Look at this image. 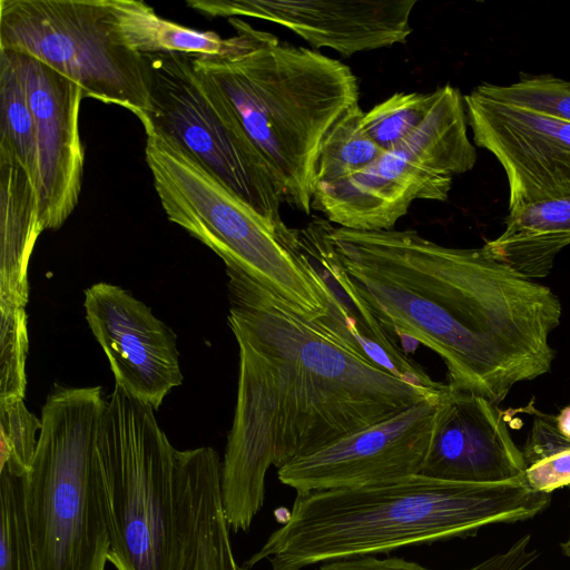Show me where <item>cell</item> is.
I'll return each instance as SVG.
<instances>
[{"instance_id":"cell-22","label":"cell","mask_w":570,"mask_h":570,"mask_svg":"<svg viewBox=\"0 0 570 570\" xmlns=\"http://www.w3.org/2000/svg\"><path fill=\"white\" fill-rule=\"evenodd\" d=\"M110 20L120 42L140 55L179 52L225 56L238 45V36L222 38L213 31H198L156 14L142 1L107 0Z\"/></svg>"},{"instance_id":"cell-8","label":"cell","mask_w":570,"mask_h":570,"mask_svg":"<svg viewBox=\"0 0 570 570\" xmlns=\"http://www.w3.org/2000/svg\"><path fill=\"white\" fill-rule=\"evenodd\" d=\"M422 122L399 145L333 183L314 187L312 209L354 230L394 229L416 199L444 202L453 176L471 170L476 149L468 136L464 95L445 83Z\"/></svg>"},{"instance_id":"cell-6","label":"cell","mask_w":570,"mask_h":570,"mask_svg":"<svg viewBox=\"0 0 570 570\" xmlns=\"http://www.w3.org/2000/svg\"><path fill=\"white\" fill-rule=\"evenodd\" d=\"M154 409L119 385L106 400L96 460L116 570H173L176 450Z\"/></svg>"},{"instance_id":"cell-32","label":"cell","mask_w":570,"mask_h":570,"mask_svg":"<svg viewBox=\"0 0 570 570\" xmlns=\"http://www.w3.org/2000/svg\"><path fill=\"white\" fill-rule=\"evenodd\" d=\"M554 422L560 433L570 440V405L560 411Z\"/></svg>"},{"instance_id":"cell-24","label":"cell","mask_w":570,"mask_h":570,"mask_svg":"<svg viewBox=\"0 0 570 570\" xmlns=\"http://www.w3.org/2000/svg\"><path fill=\"white\" fill-rule=\"evenodd\" d=\"M364 114L360 104H356L328 130L320 149L314 187L357 171L384 151L364 129Z\"/></svg>"},{"instance_id":"cell-18","label":"cell","mask_w":570,"mask_h":570,"mask_svg":"<svg viewBox=\"0 0 570 570\" xmlns=\"http://www.w3.org/2000/svg\"><path fill=\"white\" fill-rule=\"evenodd\" d=\"M525 469L523 453L495 404L449 385L420 474L454 482L502 483L525 480Z\"/></svg>"},{"instance_id":"cell-30","label":"cell","mask_w":570,"mask_h":570,"mask_svg":"<svg viewBox=\"0 0 570 570\" xmlns=\"http://www.w3.org/2000/svg\"><path fill=\"white\" fill-rule=\"evenodd\" d=\"M41 420L24 405L23 399L0 400V465L27 473L32 464Z\"/></svg>"},{"instance_id":"cell-11","label":"cell","mask_w":570,"mask_h":570,"mask_svg":"<svg viewBox=\"0 0 570 570\" xmlns=\"http://www.w3.org/2000/svg\"><path fill=\"white\" fill-rule=\"evenodd\" d=\"M326 224L327 219L315 217L302 228L284 222L275 227L278 240L305 269L326 304V313L312 322L365 363L417 387L443 390L446 384L432 380L376 320L330 239Z\"/></svg>"},{"instance_id":"cell-2","label":"cell","mask_w":570,"mask_h":570,"mask_svg":"<svg viewBox=\"0 0 570 570\" xmlns=\"http://www.w3.org/2000/svg\"><path fill=\"white\" fill-rule=\"evenodd\" d=\"M550 493L527 480L454 482L413 474L375 484L296 493L289 517L244 564L272 570L387 553L409 546L473 535L500 522L530 519Z\"/></svg>"},{"instance_id":"cell-29","label":"cell","mask_w":570,"mask_h":570,"mask_svg":"<svg viewBox=\"0 0 570 570\" xmlns=\"http://www.w3.org/2000/svg\"><path fill=\"white\" fill-rule=\"evenodd\" d=\"M28 346L26 306L0 303V400L24 397Z\"/></svg>"},{"instance_id":"cell-28","label":"cell","mask_w":570,"mask_h":570,"mask_svg":"<svg viewBox=\"0 0 570 570\" xmlns=\"http://www.w3.org/2000/svg\"><path fill=\"white\" fill-rule=\"evenodd\" d=\"M484 95L570 122V80L550 73L523 75L509 85L482 82Z\"/></svg>"},{"instance_id":"cell-25","label":"cell","mask_w":570,"mask_h":570,"mask_svg":"<svg viewBox=\"0 0 570 570\" xmlns=\"http://www.w3.org/2000/svg\"><path fill=\"white\" fill-rule=\"evenodd\" d=\"M532 426L523 450L525 480L535 491L551 493L570 484V440L557 429L554 417L531 411Z\"/></svg>"},{"instance_id":"cell-12","label":"cell","mask_w":570,"mask_h":570,"mask_svg":"<svg viewBox=\"0 0 570 570\" xmlns=\"http://www.w3.org/2000/svg\"><path fill=\"white\" fill-rule=\"evenodd\" d=\"M475 146L491 153L509 185V214L570 198V122L482 94L464 95Z\"/></svg>"},{"instance_id":"cell-16","label":"cell","mask_w":570,"mask_h":570,"mask_svg":"<svg viewBox=\"0 0 570 570\" xmlns=\"http://www.w3.org/2000/svg\"><path fill=\"white\" fill-rule=\"evenodd\" d=\"M340 257L384 330L436 353L446 366L451 387L493 404L508 396L509 391L479 344L443 307L364 265Z\"/></svg>"},{"instance_id":"cell-7","label":"cell","mask_w":570,"mask_h":570,"mask_svg":"<svg viewBox=\"0 0 570 570\" xmlns=\"http://www.w3.org/2000/svg\"><path fill=\"white\" fill-rule=\"evenodd\" d=\"M145 157L168 219L314 321L326 304L275 226L170 138L149 132Z\"/></svg>"},{"instance_id":"cell-1","label":"cell","mask_w":570,"mask_h":570,"mask_svg":"<svg viewBox=\"0 0 570 570\" xmlns=\"http://www.w3.org/2000/svg\"><path fill=\"white\" fill-rule=\"evenodd\" d=\"M225 266L239 373L220 491L237 533L249 530L264 504L271 465L316 452L448 384L425 390L365 363L262 283Z\"/></svg>"},{"instance_id":"cell-21","label":"cell","mask_w":570,"mask_h":570,"mask_svg":"<svg viewBox=\"0 0 570 570\" xmlns=\"http://www.w3.org/2000/svg\"><path fill=\"white\" fill-rule=\"evenodd\" d=\"M570 245V198L544 200L508 214L505 228L483 250L529 278L547 276L557 255Z\"/></svg>"},{"instance_id":"cell-15","label":"cell","mask_w":570,"mask_h":570,"mask_svg":"<svg viewBox=\"0 0 570 570\" xmlns=\"http://www.w3.org/2000/svg\"><path fill=\"white\" fill-rule=\"evenodd\" d=\"M83 306L116 385L158 410L183 382L174 332L118 285H91L85 291Z\"/></svg>"},{"instance_id":"cell-31","label":"cell","mask_w":570,"mask_h":570,"mask_svg":"<svg viewBox=\"0 0 570 570\" xmlns=\"http://www.w3.org/2000/svg\"><path fill=\"white\" fill-rule=\"evenodd\" d=\"M530 535L519 539L507 552L495 554L466 570H523L538 557L537 551L529 550ZM316 570H431L417 562L402 558L379 559L364 556L324 562Z\"/></svg>"},{"instance_id":"cell-27","label":"cell","mask_w":570,"mask_h":570,"mask_svg":"<svg viewBox=\"0 0 570 570\" xmlns=\"http://www.w3.org/2000/svg\"><path fill=\"white\" fill-rule=\"evenodd\" d=\"M434 92H395L363 116L368 136L387 150L404 140L424 119Z\"/></svg>"},{"instance_id":"cell-13","label":"cell","mask_w":570,"mask_h":570,"mask_svg":"<svg viewBox=\"0 0 570 570\" xmlns=\"http://www.w3.org/2000/svg\"><path fill=\"white\" fill-rule=\"evenodd\" d=\"M445 391L287 462L277 469L279 482L306 493L420 474Z\"/></svg>"},{"instance_id":"cell-9","label":"cell","mask_w":570,"mask_h":570,"mask_svg":"<svg viewBox=\"0 0 570 570\" xmlns=\"http://www.w3.org/2000/svg\"><path fill=\"white\" fill-rule=\"evenodd\" d=\"M149 107L139 118L146 134L170 138L273 226L284 203L269 165L252 142L222 90L193 55H144Z\"/></svg>"},{"instance_id":"cell-14","label":"cell","mask_w":570,"mask_h":570,"mask_svg":"<svg viewBox=\"0 0 570 570\" xmlns=\"http://www.w3.org/2000/svg\"><path fill=\"white\" fill-rule=\"evenodd\" d=\"M210 18L250 17L289 29L314 50L344 56L404 43L416 0H190Z\"/></svg>"},{"instance_id":"cell-19","label":"cell","mask_w":570,"mask_h":570,"mask_svg":"<svg viewBox=\"0 0 570 570\" xmlns=\"http://www.w3.org/2000/svg\"><path fill=\"white\" fill-rule=\"evenodd\" d=\"M220 468L219 455L210 446L176 451L173 570H247L233 553Z\"/></svg>"},{"instance_id":"cell-33","label":"cell","mask_w":570,"mask_h":570,"mask_svg":"<svg viewBox=\"0 0 570 570\" xmlns=\"http://www.w3.org/2000/svg\"><path fill=\"white\" fill-rule=\"evenodd\" d=\"M569 489H570V484H569ZM561 550L564 556L570 558V534H569V538L567 539V541L561 543Z\"/></svg>"},{"instance_id":"cell-3","label":"cell","mask_w":570,"mask_h":570,"mask_svg":"<svg viewBox=\"0 0 570 570\" xmlns=\"http://www.w3.org/2000/svg\"><path fill=\"white\" fill-rule=\"evenodd\" d=\"M337 253L443 307L479 344L504 387L551 371L550 333L561 302L551 288L525 278L483 248L434 243L414 229L354 230L326 224Z\"/></svg>"},{"instance_id":"cell-10","label":"cell","mask_w":570,"mask_h":570,"mask_svg":"<svg viewBox=\"0 0 570 570\" xmlns=\"http://www.w3.org/2000/svg\"><path fill=\"white\" fill-rule=\"evenodd\" d=\"M0 49L42 61L85 98L138 119L149 107L148 63L118 39L107 0H1Z\"/></svg>"},{"instance_id":"cell-20","label":"cell","mask_w":570,"mask_h":570,"mask_svg":"<svg viewBox=\"0 0 570 570\" xmlns=\"http://www.w3.org/2000/svg\"><path fill=\"white\" fill-rule=\"evenodd\" d=\"M43 230L33 177L0 148V303L27 305L29 261Z\"/></svg>"},{"instance_id":"cell-26","label":"cell","mask_w":570,"mask_h":570,"mask_svg":"<svg viewBox=\"0 0 570 570\" xmlns=\"http://www.w3.org/2000/svg\"><path fill=\"white\" fill-rule=\"evenodd\" d=\"M24 476L0 465V570H38L26 514Z\"/></svg>"},{"instance_id":"cell-4","label":"cell","mask_w":570,"mask_h":570,"mask_svg":"<svg viewBox=\"0 0 570 570\" xmlns=\"http://www.w3.org/2000/svg\"><path fill=\"white\" fill-rule=\"evenodd\" d=\"M225 56L193 55L222 90L247 136L274 173L284 203L311 214L320 149L328 130L358 104V81L342 61L281 41L240 18Z\"/></svg>"},{"instance_id":"cell-5","label":"cell","mask_w":570,"mask_h":570,"mask_svg":"<svg viewBox=\"0 0 570 570\" xmlns=\"http://www.w3.org/2000/svg\"><path fill=\"white\" fill-rule=\"evenodd\" d=\"M106 400L100 386H56L24 476L38 570H105L110 549L96 460Z\"/></svg>"},{"instance_id":"cell-17","label":"cell","mask_w":570,"mask_h":570,"mask_svg":"<svg viewBox=\"0 0 570 570\" xmlns=\"http://www.w3.org/2000/svg\"><path fill=\"white\" fill-rule=\"evenodd\" d=\"M37 140V193L45 229L62 226L78 204L85 163L80 138L81 87L42 61L17 53Z\"/></svg>"},{"instance_id":"cell-23","label":"cell","mask_w":570,"mask_h":570,"mask_svg":"<svg viewBox=\"0 0 570 570\" xmlns=\"http://www.w3.org/2000/svg\"><path fill=\"white\" fill-rule=\"evenodd\" d=\"M0 148L12 153L37 185L36 127L16 52L0 49Z\"/></svg>"}]
</instances>
